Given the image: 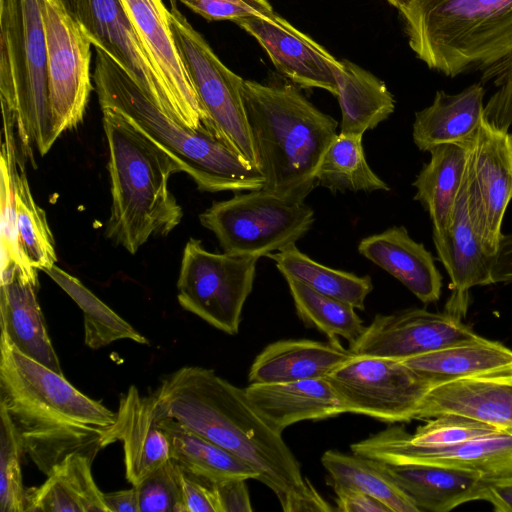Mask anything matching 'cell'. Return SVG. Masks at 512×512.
Returning a JSON list of instances; mask_svg holds the SVG:
<instances>
[{"mask_svg":"<svg viewBox=\"0 0 512 512\" xmlns=\"http://www.w3.org/2000/svg\"><path fill=\"white\" fill-rule=\"evenodd\" d=\"M170 417L236 455L258 473L284 512H328L332 507L284 441L249 402L245 389L209 368L184 366L153 393Z\"/></svg>","mask_w":512,"mask_h":512,"instance_id":"cell-1","label":"cell"},{"mask_svg":"<svg viewBox=\"0 0 512 512\" xmlns=\"http://www.w3.org/2000/svg\"><path fill=\"white\" fill-rule=\"evenodd\" d=\"M0 405L24 453L45 475L73 453L94 460L110 445L116 423V412L76 389L64 374L24 355L2 333Z\"/></svg>","mask_w":512,"mask_h":512,"instance_id":"cell-2","label":"cell"},{"mask_svg":"<svg viewBox=\"0 0 512 512\" xmlns=\"http://www.w3.org/2000/svg\"><path fill=\"white\" fill-rule=\"evenodd\" d=\"M242 95L263 189L304 203L337 135V121L317 109L289 81L244 80Z\"/></svg>","mask_w":512,"mask_h":512,"instance_id":"cell-3","label":"cell"},{"mask_svg":"<svg viewBox=\"0 0 512 512\" xmlns=\"http://www.w3.org/2000/svg\"><path fill=\"white\" fill-rule=\"evenodd\" d=\"M101 111L112 200L105 235L135 254L151 237L166 236L181 222L183 211L168 182L183 169L120 112Z\"/></svg>","mask_w":512,"mask_h":512,"instance_id":"cell-4","label":"cell"},{"mask_svg":"<svg viewBox=\"0 0 512 512\" xmlns=\"http://www.w3.org/2000/svg\"><path fill=\"white\" fill-rule=\"evenodd\" d=\"M101 108H112L166 151L202 191L263 189L260 170L218 135L195 130L163 111L105 52L96 48L92 75Z\"/></svg>","mask_w":512,"mask_h":512,"instance_id":"cell-5","label":"cell"},{"mask_svg":"<svg viewBox=\"0 0 512 512\" xmlns=\"http://www.w3.org/2000/svg\"><path fill=\"white\" fill-rule=\"evenodd\" d=\"M399 12L410 48L446 76L512 54V0H410Z\"/></svg>","mask_w":512,"mask_h":512,"instance_id":"cell-6","label":"cell"},{"mask_svg":"<svg viewBox=\"0 0 512 512\" xmlns=\"http://www.w3.org/2000/svg\"><path fill=\"white\" fill-rule=\"evenodd\" d=\"M0 98L25 159L57 140L49 105L42 0H0Z\"/></svg>","mask_w":512,"mask_h":512,"instance_id":"cell-7","label":"cell"},{"mask_svg":"<svg viewBox=\"0 0 512 512\" xmlns=\"http://www.w3.org/2000/svg\"><path fill=\"white\" fill-rule=\"evenodd\" d=\"M199 220L225 253L259 259L295 244L311 229L315 217L304 203L259 189L214 202Z\"/></svg>","mask_w":512,"mask_h":512,"instance_id":"cell-8","label":"cell"},{"mask_svg":"<svg viewBox=\"0 0 512 512\" xmlns=\"http://www.w3.org/2000/svg\"><path fill=\"white\" fill-rule=\"evenodd\" d=\"M169 11L176 47L213 128L246 162L257 167L242 95L244 79L219 59L178 9L176 1L170 0Z\"/></svg>","mask_w":512,"mask_h":512,"instance_id":"cell-9","label":"cell"},{"mask_svg":"<svg viewBox=\"0 0 512 512\" xmlns=\"http://www.w3.org/2000/svg\"><path fill=\"white\" fill-rule=\"evenodd\" d=\"M257 261L210 252L200 240L190 238L177 280L180 306L220 331L237 334L244 304L253 289Z\"/></svg>","mask_w":512,"mask_h":512,"instance_id":"cell-10","label":"cell"},{"mask_svg":"<svg viewBox=\"0 0 512 512\" xmlns=\"http://www.w3.org/2000/svg\"><path fill=\"white\" fill-rule=\"evenodd\" d=\"M49 105L59 137L83 120L92 92L91 45L82 25L57 0H42Z\"/></svg>","mask_w":512,"mask_h":512,"instance_id":"cell-11","label":"cell"},{"mask_svg":"<svg viewBox=\"0 0 512 512\" xmlns=\"http://www.w3.org/2000/svg\"><path fill=\"white\" fill-rule=\"evenodd\" d=\"M327 379L342 399L346 413L387 423L414 420L432 387L402 361L370 356L352 357Z\"/></svg>","mask_w":512,"mask_h":512,"instance_id":"cell-12","label":"cell"},{"mask_svg":"<svg viewBox=\"0 0 512 512\" xmlns=\"http://www.w3.org/2000/svg\"><path fill=\"white\" fill-rule=\"evenodd\" d=\"M355 454L389 464H433L475 471L485 478L512 473V430L446 446H418L401 426H391L351 445Z\"/></svg>","mask_w":512,"mask_h":512,"instance_id":"cell-13","label":"cell"},{"mask_svg":"<svg viewBox=\"0 0 512 512\" xmlns=\"http://www.w3.org/2000/svg\"><path fill=\"white\" fill-rule=\"evenodd\" d=\"M479 338L461 317L451 312L411 308L377 314L349 349L355 356L402 361Z\"/></svg>","mask_w":512,"mask_h":512,"instance_id":"cell-14","label":"cell"},{"mask_svg":"<svg viewBox=\"0 0 512 512\" xmlns=\"http://www.w3.org/2000/svg\"><path fill=\"white\" fill-rule=\"evenodd\" d=\"M468 178L483 248L493 260L502 237L505 211L512 200V141L508 131L498 129L484 117L471 142Z\"/></svg>","mask_w":512,"mask_h":512,"instance_id":"cell-15","label":"cell"},{"mask_svg":"<svg viewBox=\"0 0 512 512\" xmlns=\"http://www.w3.org/2000/svg\"><path fill=\"white\" fill-rule=\"evenodd\" d=\"M172 100L176 119L189 128L215 134L176 47L162 0H120ZM218 135V134H217Z\"/></svg>","mask_w":512,"mask_h":512,"instance_id":"cell-16","label":"cell"},{"mask_svg":"<svg viewBox=\"0 0 512 512\" xmlns=\"http://www.w3.org/2000/svg\"><path fill=\"white\" fill-rule=\"evenodd\" d=\"M77 21L95 48L111 57L163 111L176 119L169 93L120 0H80Z\"/></svg>","mask_w":512,"mask_h":512,"instance_id":"cell-17","label":"cell"},{"mask_svg":"<svg viewBox=\"0 0 512 512\" xmlns=\"http://www.w3.org/2000/svg\"><path fill=\"white\" fill-rule=\"evenodd\" d=\"M233 22L259 43L277 70L291 82L337 96L336 73L342 62L309 35L275 11L268 17L247 16Z\"/></svg>","mask_w":512,"mask_h":512,"instance_id":"cell-18","label":"cell"},{"mask_svg":"<svg viewBox=\"0 0 512 512\" xmlns=\"http://www.w3.org/2000/svg\"><path fill=\"white\" fill-rule=\"evenodd\" d=\"M433 241L438 259L451 280L453 293L446 311L462 317L467 308L469 290L492 284L490 272L493 261L483 248L469 187L468 163L450 225L443 235L433 236Z\"/></svg>","mask_w":512,"mask_h":512,"instance_id":"cell-19","label":"cell"},{"mask_svg":"<svg viewBox=\"0 0 512 512\" xmlns=\"http://www.w3.org/2000/svg\"><path fill=\"white\" fill-rule=\"evenodd\" d=\"M37 270H1V333L24 355L63 374L37 300Z\"/></svg>","mask_w":512,"mask_h":512,"instance_id":"cell-20","label":"cell"},{"mask_svg":"<svg viewBox=\"0 0 512 512\" xmlns=\"http://www.w3.org/2000/svg\"><path fill=\"white\" fill-rule=\"evenodd\" d=\"M162 418L154 394L143 396L135 385L119 400L110 444L123 443L125 476L132 486L171 459Z\"/></svg>","mask_w":512,"mask_h":512,"instance_id":"cell-21","label":"cell"},{"mask_svg":"<svg viewBox=\"0 0 512 512\" xmlns=\"http://www.w3.org/2000/svg\"><path fill=\"white\" fill-rule=\"evenodd\" d=\"M448 414L468 417L500 430H512V373L435 385L422 399L415 419Z\"/></svg>","mask_w":512,"mask_h":512,"instance_id":"cell-22","label":"cell"},{"mask_svg":"<svg viewBox=\"0 0 512 512\" xmlns=\"http://www.w3.org/2000/svg\"><path fill=\"white\" fill-rule=\"evenodd\" d=\"M2 118L0 161L6 164L11 179L14 234L26 263L44 272L57 261L54 240L45 212L32 196L14 122L7 113L2 112Z\"/></svg>","mask_w":512,"mask_h":512,"instance_id":"cell-23","label":"cell"},{"mask_svg":"<svg viewBox=\"0 0 512 512\" xmlns=\"http://www.w3.org/2000/svg\"><path fill=\"white\" fill-rule=\"evenodd\" d=\"M249 402L277 433L304 420H322L346 413L339 394L327 378L285 383H250Z\"/></svg>","mask_w":512,"mask_h":512,"instance_id":"cell-24","label":"cell"},{"mask_svg":"<svg viewBox=\"0 0 512 512\" xmlns=\"http://www.w3.org/2000/svg\"><path fill=\"white\" fill-rule=\"evenodd\" d=\"M358 251L407 287L421 302L439 300L442 276L432 254L403 226L363 238Z\"/></svg>","mask_w":512,"mask_h":512,"instance_id":"cell-25","label":"cell"},{"mask_svg":"<svg viewBox=\"0 0 512 512\" xmlns=\"http://www.w3.org/2000/svg\"><path fill=\"white\" fill-rule=\"evenodd\" d=\"M355 355L338 340L288 339L267 345L254 359L249 383H285L327 378Z\"/></svg>","mask_w":512,"mask_h":512,"instance_id":"cell-26","label":"cell"},{"mask_svg":"<svg viewBox=\"0 0 512 512\" xmlns=\"http://www.w3.org/2000/svg\"><path fill=\"white\" fill-rule=\"evenodd\" d=\"M381 463L419 512H447L479 500L485 478L475 471L433 464Z\"/></svg>","mask_w":512,"mask_h":512,"instance_id":"cell-27","label":"cell"},{"mask_svg":"<svg viewBox=\"0 0 512 512\" xmlns=\"http://www.w3.org/2000/svg\"><path fill=\"white\" fill-rule=\"evenodd\" d=\"M485 89L475 83L457 94L436 92L432 104L415 114L413 141L421 151L473 139L481 124Z\"/></svg>","mask_w":512,"mask_h":512,"instance_id":"cell-28","label":"cell"},{"mask_svg":"<svg viewBox=\"0 0 512 512\" xmlns=\"http://www.w3.org/2000/svg\"><path fill=\"white\" fill-rule=\"evenodd\" d=\"M402 362L433 387L463 378L512 373V350L481 337Z\"/></svg>","mask_w":512,"mask_h":512,"instance_id":"cell-29","label":"cell"},{"mask_svg":"<svg viewBox=\"0 0 512 512\" xmlns=\"http://www.w3.org/2000/svg\"><path fill=\"white\" fill-rule=\"evenodd\" d=\"M92 463L80 453L65 457L40 486L26 489L25 512H108Z\"/></svg>","mask_w":512,"mask_h":512,"instance_id":"cell-30","label":"cell"},{"mask_svg":"<svg viewBox=\"0 0 512 512\" xmlns=\"http://www.w3.org/2000/svg\"><path fill=\"white\" fill-rule=\"evenodd\" d=\"M472 139L464 143H445L432 148L430 160L417 175L414 199L419 201L433 224V236L447 230L460 191Z\"/></svg>","mask_w":512,"mask_h":512,"instance_id":"cell-31","label":"cell"},{"mask_svg":"<svg viewBox=\"0 0 512 512\" xmlns=\"http://www.w3.org/2000/svg\"><path fill=\"white\" fill-rule=\"evenodd\" d=\"M341 62L342 68L336 73V97L342 114L340 132L364 135L394 112L395 100L375 75L349 60Z\"/></svg>","mask_w":512,"mask_h":512,"instance_id":"cell-32","label":"cell"},{"mask_svg":"<svg viewBox=\"0 0 512 512\" xmlns=\"http://www.w3.org/2000/svg\"><path fill=\"white\" fill-rule=\"evenodd\" d=\"M162 428L170 455L185 471L212 484L233 479H258V473L233 453L170 417Z\"/></svg>","mask_w":512,"mask_h":512,"instance_id":"cell-33","label":"cell"},{"mask_svg":"<svg viewBox=\"0 0 512 512\" xmlns=\"http://www.w3.org/2000/svg\"><path fill=\"white\" fill-rule=\"evenodd\" d=\"M321 463L334 492L359 491L373 496L391 512H419L415 504L386 472L380 461L359 454L327 450Z\"/></svg>","mask_w":512,"mask_h":512,"instance_id":"cell-34","label":"cell"},{"mask_svg":"<svg viewBox=\"0 0 512 512\" xmlns=\"http://www.w3.org/2000/svg\"><path fill=\"white\" fill-rule=\"evenodd\" d=\"M274 260L283 277L297 280L313 290L364 310L365 300L373 290L370 276H358L350 272L319 264L295 244L267 255Z\"/></svg>","mask_w":512,"mask_h":512,"instance_id":"cell-35","label":"cell"},{"mask_svg":"<svg viewBox=\"0 0 512 512\" xmlns=\"http://www.w3.org/2000/svg\"><path fill=\"white\" fill-rule=\"evenodd\" d=\"M79 306L84 315V341L91 349H99L117 340L130 339L139 344L149 341L120 317L80 280L54 265L44 271Z\"/></svg>","mask_w":512,"mask_h":512,"instance_id":"cell-36","label":"cell"},{"mask_svg":"<svg viewBox=\"0 0 512 512\" xmlns=\"http://www.w3.org/2000/svg\"><path fill=\"white\" fill-rule=\"evenodd\" d=\"M362 134L335 136L316 172V184L331 191H388L389 186L369 167Z\"/></svg>","mask_w":512,"mask_h":512,"instance_id":"cell-37","label":"cell"},{"mask_svg":"<svg viewBox=\"0 0 512 512\" xmlns=\"http://www.w3.org/2000/svg\"><path fill=\"white\" fill-rule=\"evenodd\" d=\"M286 281L296 312L306 326L316 328L330 340L341 337L349 344L361 336L365 327L353 306L321 294L297 280L286 278Z\"/></svg>","mask_w":512,"mask_h":512,"instance_id":"cell-38","label":"cell"},{"mask_svg":"<svg viewBox=\"0 0 512 512\" xmlns=\"http://www.w3.org/2000/svg\"><path fill=\"white\" fill-rule=\"evenodd\" d=\"M0 511L25 512L26 488L21 472V458L25 454L16 428L0 405Z\"/></svg>","mask_w":512,"mask_h":512,"instance_id":"cell-39","label":"cell"},{"mask_svg":"<svg viewBox=\"0 0 512 512\" xmlns=\"http://www.w3.org/2000/svg\"><path fill=\"white\" fill-rule=\"evenodd\" d=\"M140 512H185L181 467L172 458L138 485Z\"/></svg>","mask_w":512,"mask_h":512,"instance_id":"cell-40","label":"cell"},{"mask_svg":"<svg viewBox=\"0 0 512 512\" xmlns=\"http://www.w3.org/2000/svg\"><path fill=\"white\" fill-rule=\"evenodd\" d=\"M500 430L489 424L460 416L441 415L431 418L425 425L419 426L409 440L418 446H446L477 438Z\"/></svg>","mask_w":512,"mask_h":512,"instance_id":"cell-41","label":"cell"},{"mask_svg":"<svg viewBox=\"0 0 512 512\" xmlns=\"http://www.w3.org/2000/svg\"><path fill=\"white\" fill-rule=\"evenodd\" d=\"M493 80L498 90L484 105L483 117L500 130L512 126V54L483 69L481 83Z\"/></svg>","mask_w":512,"mask_h":512,"instance_id":"cell-42","label":"cell"},{"mask_svg":"<svg viewBox=\"0 0 512 512\" xmlns=\"http://www.w3.org/2000/svg\"><path fill=\"white\" fill-rule=\"evenodd\" d=\"M181 3L208 21H234L247 16L268 17L274 12L268 0H183Z\"/></svg>","mask_w":512,"mask_h":512,"instance_id":"cell-43","label":"cell"},{"mask_svg":"<svg viewBox=\"0 0 512 512\" xmlns=\"http://www.w3.org/2000/svg\"><path fill=\"white\" fill-rule=\"evenodd\" d=\"M181 484L185 512H219L212 483L185 471L181 467Z\"/></svg>","mask_w":512,"mask_h":512,"instance_id":"cell-44","label":"cell"},{"mask_svg":"<svg viewBox=\"0 0 512 512\" xmlns=\"http://www.w3.org/2000/svg\"><path fill=\"white\" fill-rule=\"evenodd\" d=\"M219 512H251L249 491L244 479H233L213 484Z\"/></svg>","mask_w":512,"mask_h":512,"instance_id":"cell-45","label":"cell"},{"mask_svg":"<svg viewBox=\"0 0 512 512\" xmlns=\"http://www.w3.org/2000/svg\"><path fill=\"white\" fill-rule=\"evenodd\" d=\"M479 500L488 501L497 512H512V473L484 478Z\"/></svg>","mask_w":512,"mask_h":512,"instance_id":"cell-46","label":"cell"},{"mask_svg":"<svg viewBox=\"0 0 512 512\" xmlns=\"http://www.w3.org/2000/svg\"><path fill=\"white\" fill-rule=\"evenodd\" d=\"M336 494L337 510L342 512H391L377 498L359 491H340Z\"/></svg>","mask_w":512,"mask_h":512,"instance_id":"cell-47","label":"cell"},{"mask_svg":"<svg viewBox=\"0 0 512 512\" xmlns=\"http://www.w3.org/2000/svg\"><path fill=\"white\" fill-rule=\"evenodd\" d=\"M490 275L492 284H512V232L502 234Z\"/></svg>","mask_w":512,"mask_h":512,"instance_id":"cell-48","label":"cell"},{"mask_svg":"<svg viewBox=\"0 0 512 512\" xmlns=\"http://www.w3.org/2000/svg\"><path fill=\"white\" fill-rule=\"evenodd\" d=\"M108 512H140L139 494L136 486L130 489L104 493Z\"/></svg>","mask_w":512,"mask_h":512,"instance_id":"cell-49","label":"cell"},{"mask_svg":"<svg viewBox=\"0 0 512 512\" xmlns=\"http://www.w3.org/2000/svg\"><path fill=\"white\" fill-rule=\"evenodd\" d=\"M57 1L77 21L80 0H57Z\"/></svg>","mask_w":512,"mask_h":512,"instance_id":"cell-50","label":"cell"},{"mask_svg":"<svg viewBox=\"0 0 512 512\" xmlns=\"http://www.w3.org/2000/svg\"><path fill=\"white\" fill-rule=\"evenodd\" d=\"M389 4H391L393 7L398 9L399 11L403 9L410 0H386Z\"/></svg>","mask_w":512,"mask_h":512,"instance_id":"cell-51","label":"cell"},{"mask_svg":"<svg viewBox=\"0 0 512 512\" xmlns=\"http://www.w3.org/2000/svg\"><path fill=\"white\" fill-rule=\"evenodd\" d=\"M172 1H183V0H172ZM234 1H248V2H254V1H259V0H234Z\"/></svg>","mask_w":512,"mask_h":512,"instance_id":"cell-52","label":"cell"},{"mask_svg":"<svg viewBox=\"0 0 512 512\" xmlns=\"http://www.w3.org/2000/svg\"><path fill=\"white\" fill-rule=\"evenodd\" d=\"M511 141H512V133H510Z\"/></svg>","mask_w":512,"mask_h":512,"instance_id":"cell-53","label":"cell"}]
</instances>
